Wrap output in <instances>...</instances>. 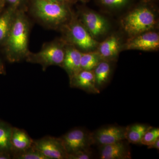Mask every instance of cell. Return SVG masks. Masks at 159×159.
<instances>
[{
    "label": "cell",
    "instance_id": "cell-1",
    "mask_svg": "<svg viewBox=\"0 0 159 159\" xmlns=\"http://www.w3.org/2000/svg\"><path fill=\"white\" fill-rule=\"evenodd\" d=\"M26 12L18 9L3 44L5 55L9 62H18L25 59L30 52L29 42L31 25Z\"/></svg>",
    "mask_w": 159,
    "mask_h": 159
},
{
    "label": "cell",
    "instance_id": "cell-2",
    "mask_svg": "<svg viewBox=\"0 0 159 159\" xmlns=\"http://www.w3.org/2000/svg\"><path fill=\"white\" fill-rule=\"evenodd\" d=\"M48 29L60 30L74 15L70 5L55 0H29L27 11Z\"/></svg>",
    "mask_w": 159,
    "mask_h": 159
},
{
    "label": "cell",
    "instance_id": "cell-3",
    "mask_svg": "<svg viewBox=\"0 0 159 159\" xmlns=\"http://www.w3.org/2000/svg\"><path fill=\"white\" fill-rule=\"evenodd\" d=\"M59 30L66 43L74 46L82 52L94 51L99 44L74 14L68 22Z\"/></svg>",
    "mask_w": 159,
    "mask_h": 159
},
{
    "label": "cell",
    "instance_id": "cell-4",
    "mask_svg": "<svg viewBox=\"0 0 159 159\" xmlns=\"http://www.w3.org/2000/svg\"><path fill=\"white\" fill-rule=\"evenodd\" d=\"M66 46V42L62 38L45 43L39 52L32 53L30 51L25 60L28 62L40 65L44 71L51 66L61 67Z\"/></svg>",
    "mask_w": 159,
    "mask_h": 159
},
{
    "label": "cell",
    "instance_id": "cell-5",
    "mask_svg": "<svg viewBox=\"0 0 159 159\" xmlns=\"http://www.w3.org/2000/svg\"><path fill=\"white\" fill-rule=\"evenodd\" d=\"M153 11L147 6H141L129 12L121 21L122 26L130 37L151 31L156 24Z\"/></svg>",
    "mask_w": 159,
    "mask_h": 159
},
{
    "label": "cell",
    "instance_id": "cell-6",
    "mask_svg": "<svg viewBox=\"0 0 159 159\" xmlns=\"http://www.w3.org/2000/svg\"><path fill=\"white\" fill-rule=\"evenodd\" d=\"M33 145L47 159H67V153L60 138L44 137L34 140Z\"/></svg>",
    "mask_w": 159,
    "mask_h": 159
},
{
    "label": "cell",
    "instance_id": "cell-7",
    "mask_svg": "<svg viewBox=\"0 0 159 159\" xmlns=\"http://www.w3.org/2000/svg\"><path fill=\"white\" fill-rule=\"evenodd\" d=\"M67 155L89 148L93 144L91 134L84 129H72L60 137Z\"/></svg>",
    "mask_w": 159,
    "mask_h": 159
},
{
    "label": "cell",
    "instance_id": "cell-8",
    "mask_svg": "<svg viewBox=\"0 0 159 159\" xmlns=\"http://www.w3.org/2000/svg\"><path fill=\"white\" fill-rule=\"evenodd\" d=\"M80 20L95 39L100 37L108 31L107 21L102 16L93 11H83L80 14Z\"/></svg>",
    "mask_w": 159,
    "mask_h": 159
},
{
    "label": "cell",
    "instance_id": "cell-9",
    "mask_svg": "<svg viewBox=\"0 0 159 159\" xmlns=\"http://www.w3.org/2000/svg\"><path fill=\"white\" fill-rule=\"evenodd\" d=\"M125 48L126 50L157 51L159 48V34L149 31L131 37L125 43Z\"/></svg>",
    "mask_w": 159,
    "mask_h": 159
},
{
    "label": "cell",
    "instance_id": "cell-10",
    "mask_svg": "<svg viewBox=\"0 0 159 159\" xmlns=\"http://www.w3.org/2000/svg\"><path fill=\"white\" fill-rule=\"evenodd\" d=\"M125 127L116 125L100 129L91 134L93 144L102 146L125 140Z\"/></svg>",
    "mask_w": 159,
    "mask_h": 159
},
{
    "label": "cell",
    "instance_id": "cell-11",
    "mask_svg": "<svg viewBox=\"0 0 159 159\" xmlns=\"http://www.w3.org/2000/svg\"><path fill=\"white\" fill-rule=\"evenodd\" d=\"M82 53L76 47L66 43L65 54L61 67L67 73L70 79L82 70L80 65Z\"/></svg>",
    "mask_w": 159,
    "mask_h": 159
},
{
    "label": "cell",
    "instance_id": "cell-12",
    "mask_svg": "<svg viewBox=\"0 0 159 159\" xmlns=\"http://www.w3.org/2000/svg\"><path fill=\"white\" fill-rule=\"evenodd\" d=\"M71 87L80 89L90 93L99 94L96 87L93 70H81L70 79Z\"/></svg>",
    "mask_w": 159,
    "mask_h": 159
},
{
    "label": "cell",
    "instance_id": "cell-13",
    "mask_svg": "<svg viewBox=\"0 0 159 159\" xmlns=\"http://www.w3.org/2000/svg\"><path fill=\"white\" fill-rule=\"evenodd\" d=\"M124 140L109 145H102L100 150L101 159H127L131 158L130 151Z\"/></svg>",
    "mask_w": 159,
    "mask_h": 159
},
{
    "label": "cell",
    "instance_id": "cell-14",
    "mask_svg": "<svg viewBox=\"0 0 159 159\" xmlns=\"http://www.w3.org/2000/svg\"><path fill=\"white\" fill-rule=\"evenodd\" d=\"M98 52L102 60H114L119 55L121 48L120 39L116 35H111L99 44Z\"/></svg>",
    "mask_w": 159,
    "mask_h": 159
},
{
    "label": "cell",
    "instance_id": "cell-15",
    "mask_svg": "<svg viewBox=\"0 0 159 159\" xmlns=\"http://www.w3.org/2000/svg\"><path fill=\"white\" fill-rule=\"evenodd\" d=\"M33 140L23 129L12 127L11 137V153L25 150L33 145Z\"/></svg>",
    "mask_w": 159,
    "mask_h": 159
},
{
    "label": "cell",
    "instance_id": "cell-16",
    "mask_svg": "<svg viewBox=\"0 0 159 159\" xmlns=\"http://www.w3.org/2000/svg\"><path fill=\"white\" fill-rule=\"evenodd\" d=\"M17 10L8 6L0 13V45L3 46L7 38Z\"/></svg>",
    "mask_w": 159,
    "mask_h": 159
},
{
    "label": "cell",
    "instance_id": "cell-17",
    "mask_svg": "<svg viewBox=\"0 0 159 159\" xmlns=\"http://www.w3.org/2000/svg\"><path fill=\"white\" fill-rule=\"evenodd\" d=\"M96 87L99 90L108 82L111 73L109 61L102 60L93 70Z\"/></svg>",
    "mask_w": 159,
    "mask_h": 159
},
{
    "label": "cell",
    "instance_id": "cell-18",
    "mask_svg": "<svg viewBox=\"0 0 159 159\" xmlns=\"http://www.w3.org/2000/svg\"><path fill=\"white\" fill-rule=\"evenodd\" d=\"M152 126L145 124H133L125 127V140L132 144H139L146 131Z\"/></svg>",
    "mask_w": 159,
    "mask_h": 159
},
{
    "label": "cell",
    "instance_id": "cell-19",
    "mask_svg": "<svg viewBox=\"0 0 159 159\" xmlns=\"http://www.w3.org/2000/svg\"><path fill=\"white\" fill-rule=\"evenodd\" d=\"M102 60L97 51L82 52L80 62L81 69L85 70H93Z\"/></svg>",
    "mask_w": 159,
    "mask_h": 159
},
{
    "label": "cell",
    "instance_id": "cell-20",
    "mask_svg": "<svg viewBox=\"0 0 159 159\" xmlns=\"http://www.w3.org/2000/svg\"><path fill=\"white\" fill-rule=\"evenodd\" d=\"M12 129L7 122L0 120V151L11 152Z\"/></svg>",
    "mask_w": 159,
    "mask_h": 159
},
{
    "label": "cell",
    "instance_id": "cell-21",
    "mask_svg": "<svg viewBox=\"0 0 159 159\" xmlns=\"http://www.w3.org/2000/svg\"><path fill=\"white\" fill-rule=\"evenodd\" d=\"M12 159H47L46 157L37 150L34 145L25 150L11 153Z\"/></svg>",
    "mask_w": 159,
    "mask_h": 159
},
{
    "label": "cell",
    "instance_id": "cell-22",
    "mask_svg": "<svg viewBox=\"0 0 159 159\" xmlns=\"http://www.w3.org/2000/svg\"><path fill=\"white\" fill-rule=\"evenodd\" d=\"M159 138V129L151 127L144 134L140 144L148 145H151L157 139Z\"/></svg>",
    "mask_w": 159,
    "mask_h": 159
},
{
    "label": "cell",
    "instance_id": "cell-23",
    "mask_svg": "<svg viewBox=\"0 0 159 159\" xmlns=\"http://www.w3.org/2000/svg\"><path fill=\"white\" fill-rule=\"evenodd\" d=\"M129 0H100L102 6L111 9H119L125 7Z\"/></svg>",
    "mask_w": 159,
    "mask_h": 159
},
{
    "label": "cell",
    "instance_id": "cell-24",
    "mask_svg": "<svg viewBox=\"0 0 159 159\" xmlns=\"http://www.w3.org/2000/svg\"><path fill=\"white\" fill-rule=\"evenodd\" d=\"M92 157V153L89 148L78 151L67 155V159H89Z\"/></svg>",
    "mask_w": 159,
    "mask_h": 159
},
{
    "label": "cell",
    "instance_id": "cell-25",
    "mask_svg": "<svg viewBox=\"0 0 159 159\" xmlns=\"http://www.w3.org/2000/svg\"><path fill=\"white\" fill-rule=\"evenodd\" d=\"M8 6L27 11L29 0H5Z\"/></svg>",
    "mask_w": 159,
    "mask_h": 159
},
{
    "label": "cell",
    "instance_id": "cell-26",
    "mask_svg": "<svg viewBox=\"0 0 159 159\" xmlns=\"http://www.w3.org/2000/svg\"><path fill=\"white\" fill-rule=\"evenodd\" d=\"M12 159L11 152L0 151V159Z\"/></svg>",
    "mask_w": 159,
    "mask_h": 159
},
{
    "label": "cell",
    "instance_id": "cell-27",
    "mask_svg": "<svg viewBox=\"0 0 159 159\" xmlns=\"http://www.w3.org/2000/svg\"><path fill=\"white\" fill-rule=\"evenodd\" d=\"M148 148L149 149H152V148H155V149H159V138L157 139L151 145H148Z\"/></svg>",
    "mask_w": 159,
    "mask_h": 159
},
{
    "label": "cell",
    "instance_id": "cell-28",
    "mask_svg": "<svg viewBox=\"0 0 159 159\" xmlns=\"http://www.w3.org/2000/svg\"><path fill=\"white\" fill-rule=\"evenodd\" d=\"M55 1L66 3V4H67L70 5H72V4H74V3L77 2L76 0H55Z\"/></svg>",
    "mask_w": 159,
    "mask_h": 159
},
{
    "label": "cell",
    "instance_id": "cell-29",
    "mask_svg": "<svg viewBox=\"0 0 159 159\" xmlns=\"http://www.w3.org/2000/svg\"><path fill=\"white\" fill-rule=\"evenodd\" d=\"M6 5L5 0H0V13L5 9Z\"/></svg>",
    "mask_w": 159,
    "mask_h": 159
},
{
    "label": "cell",
    "instance_id": "cell-30",
    "mask_svg": "<svg viewBox=\"0 0 159 159\" xmlns=\"http://www.w3.org/2000/svg\"><path fill=\"white\" fill-rule=\"evenodd\" d=\"M6 73L5 68L2 60L0 59V74H5Z\"/></svg>",
    "mask_w": 159,
    "mask_h": 159
},
{
    "label": "cell",
    "instance_id": "cell-31",
    "mask_svg": "<svg viewBox=\"0 0 159 159\" xmlns=\"http://www.w3.org/2000/svg\"><path fill=\"white\" fill-rule=\"evenodd\" d=\"M76 1H80V2H88L89 0H76Z\"/></svg>",
    "mask_w": 159,
    "mask_h": 159
}]
</instances>
